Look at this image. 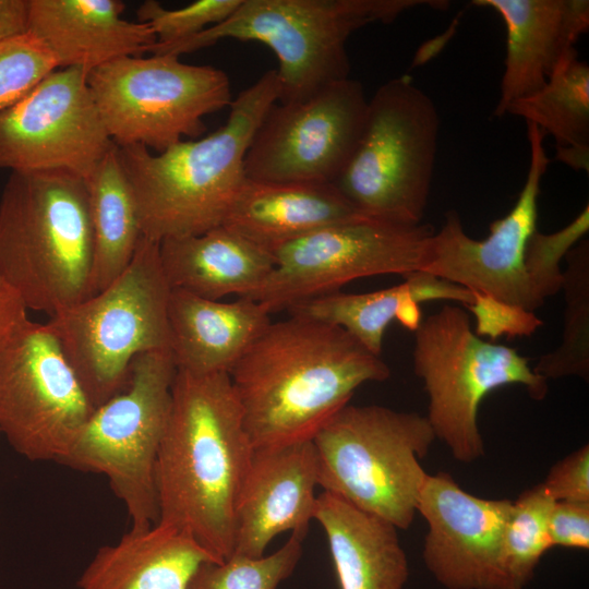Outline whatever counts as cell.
Segmentation results:
<instances>
[{"instance_id":"obj_1","label":"cell","mask_w":589,"mask_h":589,"mask_svg":"<svg viewBox=\"0 0 589 589\" xmlns=\"http://www.w3.org/2000/svg\"><path fill=\"white\" fill-rule=\"evenodd\" d=\"M253 450L229 374L177 370L155 465L157 522L184 530L218 562L230 557Z\"/></svg>"},{"instance_id":"obj_2","label":"cell","mask_w":589,"mask_h":589,"mask_svg":"<svg viewBox=\"0 0 589 589\" xmlns=\"http://www.w3.org/2000/svg\"><path fill=\"white\" fill-rule=\"evenodd\" d=\"M254 448L312 440L359 386L390 369L345 329L271 322L229 373Z\"/></svg>"},{"instance_id":"obj_3","label":"cell","mask_w":589,"mask_h":589,"mask_svg":"<svg viewBox=\"0 0 589 589\" xmlns=\"http://www.w3.org/2000/svg\"><path fill=\"white\" fill-rule=\"evenodd\" d=\"M279 92L277 73L269 70L232 99L226 122L212 134L159 153L140 145L117 146L142 236L160 242L223 224L247 179L244 159L254 133Z\"/></svg>"},{"instance_id":"obj_4","label":"cell","mask_w":589,"mask_h":589,"mask_svg":"<svg viewBox=\"0 0 589 589\" xmlns=\"http://www.w3.org/2000/svg\"><path fill=\"white\" fill-rule=\"evenodd\" d=\"M86 182L64 171H13L0 197V273L26 309L50 317L91 297Z\"/></svg>"},{"instance_id":"obj_5","label":"cell","mask_w":589,"mask_h":589,"mask_svg":"<svg viewBox=\"0 0 589 589\" xmlns=\"http://www.w3.org/2000/svg\"><path fill=\"white\" fill-rule=\"evenodd\" d=\"M444 1L421 0H241L223 22L189 38L155 44L151 55L180 57L223 39L257 41L276 56L278 103L309 98L333 83L349 79V37L371 23H390L402 12Z\"/></svg>"},{"instance_id":"obj_6","label":"cell","mask_w":589,"mask_h":589,"mask_svg":"<svg viewBox=\"0 0 589 589\" xmlns=\"http://www.w3.org/2000/svg\"><path fill=\"white\" fill-rule=\"evenodd\" d=\"M170 291L159 242L141 236L113 283L46 323L94 408L124 389L136 356L170 350Z\"/></svg>"},{"instance_id":"obj_7","label":"cell","mask_w":589,"mask_h":589,"mask_svg":"<svg viewBox=\"0 0 589 589\" xmlns=\"http://www.w3.org/2000/svg\"><path fill=\"white\" fill-rule=\"evenodd\" d=\"M435 440L425 418L384 406L346 405L312 438L318 486L397 529L411 526Z\"/></svg>"},{"instance_id":"obj_8","label":"cell","mask_w":589,"mask_h":589,"mask_svg":"<svg viewBox=\"0 0 589 589\" xmlns=\"http://www.w3.org/2000/svg\"><path fill=\"white\" fill-rule=\"evenodd\" d=\"M440 125L433 99L409 75L383 83L369 98L359 142L333 184L365 216L422 224Z\"/></svg>"},{"instance_id":"obj_9","label":"cell","mask_w":589,"mask_h":589,"mask_svg":"<svg viewBox=\"0 0 589 589\" xmlns=\"http://www.w3.org/2000/svg\"><path fill=\"white\" fill-rule=\"evenodd\" d=\"M413 370L429 397L428 419L459 462L484 455L478 412L483 398L505 385H521L534 400L549 390L517 349L486 341L471 328L469 314L445 304L416 329Z\"/></svg>"},{"instance_id":"obj_10","label":"cell","mask_w":589,"mask_h":589,"mask_svg":"<svg viewBox=\"0 0 589 589\" xmlns=\"http://www.w3.org/2000/svg\"><path fill=\"white\" fill-rule=\"evenodd\" d=\"M176 373L170 350L136 356L124 389L95 408L62 462L105 476L125 507L131 529L158 521L155 465Z\"/></svg>"},{"instance_id":"obj_11","label":"cell","mask_w":589,"mask_h":589,"mask_svg":"<svg viewBox=\"0 0 589 589\" xmlns=\"http://www.w3.org/2000/svg\"><path fill=\"white\" fill-rule=\"evenodd\" d=\"M87 83L112 143L155 153L202 137L204 118L232 101L223 70L172 55L120 58L92 70Z\"/></svg>"},{"instance_id":"obj_12","label":"cell","mask_w":589,"mask_h":589,"mask_svg":"<svg viewBox=\"0 0 589 589\" xmlns=\"http://www.w3.org/2000/svg\"><path fill=\"white\" fill-rule=\"evenodd\" d=\"M434 231L369 216L323 228L276 250L273 271L244 298L272 314L354 279L423 271Z\"/></svg>"},{"instance_id":"obj_13","label":"cell","mask_w":589,"mask_h":589,"mask_svg":"<svg viewBox=\"0 0 589 589\" xmlns=\"http://www.w3.org/2000/svg\"><path fill=\"white\" fill-rule=\"evenodd\" d=\"M94 410L46 324L0 342V433L19 455L62 465Z\"/></svg>"},{"instance_id":"obj_14","label":"cell","mask_w":589,"mask_h":589,"mask_svg":"<svg viewBox=\"0 0 589 589\" xmlns=\"http://www.w3.org/2000/svg\"><path fill=\"white\" fill-rule=\"evenodd\" d=\"M369 98L346 79L296 103L276 101L257 127L245 177L267 182L334 183L363 130Z\"/></svg>"},{"instance_id":"obj_15","label":"cell","mask_w":589,"mask_h":589,"mask_svg":"<svg viewBox=\"0 0 589 589\" xmlns=\"http://www.w3.org/2000/svg\"><path fill=\"white\" fill-rule=\"evenodd\" d=\"M79 68H60L0 113V169L64 171L84 180L113 143Z\"/></svg>"},{"instance_id":"obj_16","label":"cell","mask_w":589,"mask_h":589,"mask_svg":"<svg viewBox=\"0 0 589 589\" xmlns=\"http://www.w3.org/2000/svg\"><path fill=\"white\" fill-rule=\"evenodd\" d=\"M526 124L530 161L513 208L491 223L489 236L482 240L469 237L458 213L448 211L432 236L423 272L534 312L545 301L531 286L524 255L537 230L538 197L550 159L545 134L537 125Z\"/></svg>"},{"instance_id":"obj_17","label":"cell","mask_w":589,"mask_h":589,"mask_svg":"<svg viewBox=\"0 0 589 589\" xmlns=\"http://www.w3.org/2000/svg\"><path fill=\"white\" fill-rule=\"evenodd\" d=\"M513 501L468 493L446 472L426 474L417 501L428 525L423 561L446 589H514L503 564Z\"/></svg>"},{"instance_id":"obj_18","label":"cell","mask_w":589,"mask_h":589,"mask_svg":"<svg viewBox=\"0 0 589 589\" xmlns=\"http://www.w3.org/2000/svg\"><path fill=\"white\" fill-rule=\"evenodd\" d=\"M316 486L312 440L254 448L236 509L233 554L263 556L271 541L286 531L304 539Z\"/></svg>"},{"instance_id":"obj_19","label":"cell","mask_w":589,"mask_h":589,"mask_svg":"<svg viewBox=\"0 0 589 589\" xmlns=\"http://www.w3.org/2000/svg\"><path fill=\"white\" fill-rule=\"evenodd\" d=\"M503 20L506 55L500 97L493 111L501 118L513 101L541 89L569 59L589 28L588 0H474Z\"/></svg>"},{"instance_id":"obj_20","label":"cell","mask_w":589,"mask_h":589,"mask_svg":"<svg viewBox=\"0 0 589 589\" xmlns=\"http://www.w3.org/2000/svg\"><path fill=\"white\" fill-rule=\"evenodd\" d=\"M120 0H29V32L60 68L87 73L113 60L144 56L156 44L152 28L122 17Z\"/></svg>"},{"instance_id":"obj_21","label":"cell","mask_w":589,"mask_h":589,"mask_svg":"<svg viewBox=\"0 0 589 589\" xmlns=\"http://www.w3.org/2000/svg\"><path fill=\"white\" fill-rule=\"evenodd\" d=\"M361 214L333 183L247 178L223 226L273 254L280 247Z\"/></svg>"},{"instance_id":"obj_22","label":"cell","mask_w":589,"mask_h":589,"mask_svg":"<svg viewBox=\"0 0 589 589\" xmlns=\"http://www.w3.org/2000/svg\"><path fill=\"white\" fill-rule=\"evenodd\" d=\"M271 315L264 305L251 299L224 302L171 289L168 324L177 370L229 374L271 324Z\"/></svg>"},{"instance_id":"obj_23","label":"cell","mask_w":589,"mask_h":589,"mask_svg":"<svg viewBox=\"0 0 589 589\" xmlns=\"http://www.w3.org/2000/svg\"><path fill=\"white\" fill-rule=\"evenodd\" d=\"M216 561L184 530L156 522L100 546L76 581L79 589H187L204 562Z\"/></svg>"},{"instance_id":"obj_24","label":"cell","mask_w":589,"mask_h":589,"mask_svg":"<svg viewBox=\"0 0 589 589\" xmlns=\"http://www.w3.org/2000/svg\"><path fill=\"white\" fill-rule=\"evenodd\" d=\"M159 259L171 289L211 300L249 296L275 265L273 254L223 225L160 241Z\"/></svg>"},{"instance_id":"obj_25","label":"cell","mask_w":589,"mask_h":589,"mask_svg":"<svg viewBox=\"0 0 589 589\" xmlns=\"http://www.w3.org/2000/svg\"><path fill=\"white\" fill-rule=\"evenodd\" d=\"M313 519L324 529L340 589H402L409 566L397 528L322 492Z\"/></svg>"},{"instance_id":"obj_26","label":"cell","mask_w":589,"mask_h":589,"mask_svg":"<svg viewBox=\"0 0 589 589\" xmlns=\"http://www.w3.org/2000/svg\"><path fill=\"white\" fill-rule=\"evenodd\" d=\"M407 300L418 303L446 300L468 306L470 290L423 271L404 276V281L363 293L332 292L290 306V315L311 318L345 329L364 348L381 357L388 324Z\"/></svg>"},{"instance_id":"obj_27","label":"cell","mask_w":589,"mask_h":589,"mask_svg":"<svg viewBox=\"0 0 589 589\" xmlns=\"http://www.w3.org/2000/svg\"><path fill=\"white\" fill-rule=\"evenodd\" d=\"M85 182L93 233V296L128 268L142 233L136 204L116 145Z\"/></svg>"},{"instance_id":"obj_28","label":"cell","mask_w":589,"mask_h":589,"mask_svg":"<svg viewBox=\"0 0 589 589\" xmlns=\"http://www.w3.org/2000/svg\"><path fill=\"white\" fill-rule=\"evenodd\" d=\"M506 113L550 134L557 160L576 171H588L589 67L578 56L560 67L541 89L509 104Z\"/></svg>"},{"instance_id":"obj_29","label":"cell","mask_w":589,"mask_h":589,"mask_svg":"<svg viewBox=\"0 0 589 589\" xmlns=\"http://www.w3.org/2000/svg\"><path fill=\"white\" fill-rule=\"evenodd\" d=\"M565 297L561 345L540 356L532 368L544 378L578 376L589 381V241L581 239L565 256Z\"/></svg>"},{"instance_id":"obj_30","label":"cell","mask_w":589,"mask_h":589,"mask_svg":"<svg viewBox=\"0 0 589 589\" xmlns=\"http://www.w3.org/2000/svg\"><path fill=\"white\" fill-rule=\"evenodd\" d=\"M553 498L542 483L515 501L503 534V564L514 589H525L543 554L552 549L549 516Z\"/></svg>"},{"instance_id":"obj_31","label":"cell","mask_w":589,"mask_h":589,"mask_svg":"<svg viewBox=\"0 0 589 589\" xmlns=\"http://www.w3.org/2000/svg\"><path fill=\"white\" fill-rule=\"evenodd\" d=\"M303 539L291 534L277 551L260 557L232 554L202 563L187 589H277L296 569L302 556Z\"/></svg>"},{"instance_id":"obj_32","label":"cell","mask_w":589,"mask_h":589,"mask_svg":"<svg viewBox=\"0 0 589 589\" xmlns=\"http://www.w3.org/2000/svg\"><path fill=\"white\" fill-rule=\"evenodd\" d=\"M57 69L50 50L31 32L0 41V113Z\"/></svg>"},{"instance_id":"obj_33","label":"cell","mask_w":589,"mask_h":589,"mask_svg":"<svg viewBox=\"0 0 589 589\" xmlns=\"http://www.w3.org/2000/svg\"><path fill=\"white\" fill-rule=\"evenodd\" d=\"M589 206L584 209L564 228L552 232L541 233L536 230L529 238L524 264L531 286L539 298L556 294L562 290L563 271L561 262L588 232Z\"/></svg>"},{"instance_id":"obj_34","label":"cell","mask_w":589,"mask_h":589,"mask_svg":"<svg viewBox=\"0 0 589 589\" xmlns=\"http://www.w3.org/2000/svg\"><path fill=\"white\" fill-rule=\"evenodd\" d=\"M241 0H196L180 9H167L155 0L144 1L137 9V21L146 23L157 45L172 44L219 24Z\"/></svg>"},{"instance_id":"obj_35","label":"cell","mask_w":589,"mask_h":589,"mask_svg":"<svg viewBox=\"0 0 589 589\" xmlns=\"http://www.w3.org/2000/svg\"><path fill=\"white\" fill-rule=\"evenodd\" d=\"M472 302L467 306L474 317V334L491 341L506 336L530 337L543 321L534 312L502 301L490 294L471 291Z\"/></svg>"},{"instance_id":"obj_36","label":"cell","mask_w":589,"mask_h":589,"mask_svg":"<svg viewBox=\"0 0 589 589\" xmlns=\"http://www.w3.org/2000/svg\"><path fill=\"white\" fill-rule=\"evenodd\" d=\"M542 484L554 502H589V445L557 461Z\"/></svg>"},{"instance_id":"obj_37","label":"cell","mask_w":589,"mask_h":589,"mask_svg":"<svg viewBox=\"0 0 589 589\" xmlns=\"http://www.w3.org/2000/svg\"><path fill=\"white\" fill-rule=\"evenodd\" d=\"M551 546L589 549V502H554L549 516Z\"/></svg>"},{"instance_id":"obj_38","label":"cell","mask_w":589,"mask_h":589,"mask_svg":"<svg viewBox=\"0 0 589 589\" xmlns=\"http://www.w3.org/2000/svg\"><path fill=\"white\" fill-rule=\"evenodd\" d=\"M27 309L0 273V342L28 320Z\"/></svg>"},{"instance_id":"obj_39","label":"cell","mask_w":589,"mask_h":589,"mask_svg":"<svg viewBox=\"0 0 589 589\" xmlns=\"http://www.w3.org/2000/svg\"><path fill=\"white\" fill-rule=\"evenodd\" d=\"M29 32V0H0V41Z\"/></svg>"},{"instance_id":"obj_40","label":"cell","mask_w":589,"mask_h":589,"mask_svg":"<svg viewBox=\"0 0 589 589\" xmlns=\"http://www.w3.org/2000/svg\"><path fill=\"white\" fill-rule=\"evenodd\" d=\"M414 300L405 301L398 309L395 320H397L405 328L414 330L422 322L421 310Z\"/></svg>"},{"instance_id":"obj_41","label":"cell","mask_w":589,"mask_h":589,"mask_svg":"<svg viewBox=\"0 0 589 589\" xmlns=\"http://www.w3.org/2000/svg\"><path fill=\"white\" fill-rule=\"evenodd\" d=\"M0 436H1V433H0Z\"/></svg>"}]
</instances>
